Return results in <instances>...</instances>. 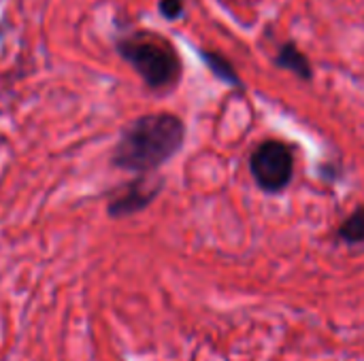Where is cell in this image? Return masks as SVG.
Listing matches in <instances>:
<instances>
[{
    "label": "cell",
    "mask_w": 364,
    "mask_h": 361,
    "mask_svg": "<svg viewBox=\"0 0 364 361\" xmlns=\"http://www.w3.org/2000/svg\"><path fill=\"white\" fill-rule=\"evenodd\" d=\"M186 143V123L179 115L160 111L132 119L111 151V166L130 174H156Z\"/></svg>",
    "instance_id": "1"
},
{
    "label": "cell",
    "mask_w": 364,
    "mask_h": 361,
    "mask_svg": "<svg viewBox=\"0 0 364 361\" xmlns=\"http://www.w3.org/2000/svg\"><path fill=\"white\" fill-rule=\"evenodd\" d=\"M115 51L151 91H171L181 81V55L177 53L171 40L158 34L134 32L130 36H122L115 40Z\"/></svg>",
    "instance_id": "2"
},
{
    "label": "cell",
    "mask_w": 364,
    "mask_h": 361,
    "mask_svg": "<svg viewBox=\"0 0 364 361\" xmlns=\"http://www.w3.org/2000/svg\"><path fill=\"white\" fill-rule=\"evenodd\" d=\"M250 174L262 194L286 191L294 181V149L279 138L262 140L250 155Z\"/></svg>",
    "instance_id": "3"
},
{
    "label": "cell",
    "mask_w": 364,
    "mask_h": 361,
    "mask_svg": "<svg viewBox=\"0 0 364 361\" xmlns=\"http://www.w3.org/2000/svg\"><path fill=\"white\" fill-rule=\"evenodd\" d=\"M164 177L156 174H136L130 181L115 187L107 200V217L122 221L147 211L164 191Z\"/></svg>",
    "instance_id": "4"
},
{
    "label": "cell",
    "mask_w": 364,
    "mask_h": 361,
    "mask_svg": "<svg viewBox=\"0 0 364 361\" xmlns=\"http://www.w3.org/2000/svg\"><path fill=\"white\" fill-rule=\"evenodd\" d=\"M275 66L282 68V70H288V72L296 74L303 81H311L314 79V66H311L309 57L292 40H286L277 49V53H275Z\"/></svg>",
    "instance_id": "5"
},
{
    "label": "cell",
    "mask_w": 364,
    "mask_h": 361,
    "mask_svg": "<svg viewBox=\"0 0 364 361\" xmlns=\"http://www.w3.org/2000/svg\"><path fill=\"white\" fill-rule=\"evenodd\" d=\"M198 55L205 62V66L213 72V77H218L222 83H226L230 87H239V89L243 87V81H241L237 68L232 66V62L226 55H222L213 49H198Z\"/></svg>",
    "instance_id": "6"
},
{
    "label": "cell",
    "mask_w": 364,
    "mask_h": 361,
    "mask_svg": "<svg viewBox=\"0 0 364 361\" xmlns=\"http://www.w3.org/2000/svg\"><path fill=\"white\" fill-rule=\"evenodd\" d=\"M335 238L348 247L364 245V204H360L354 213H350L337 228Z\"/></svg>",
    "instance_id": "7"
},
{
    "label": "cell",
    "mask_w": 364,
    "mask_h": 361,
    "mask_svg": "<svg viewBox=\"0 0 364 361\" xmlns=\"http://www.w3.org/2000/svg\"><path fill=\"white\" fill-rule=\"evenodd\" d=\"M158 11L164 19L177 21L183 17L186 4H183V0H158Z\"/></svg>",
    "instance_id": "8"
},
{
    "label": "cell",
    "mask_w": 364,
    "mask_h": 361,
    "mask_svg": "<svg viewBox=\"0 0 364 361\" xmlns=\"http://www.w3.org/2000/svg\"><path fill=\"white\" fill-rule=\"evenodd\" d=\"M0 38H2V26H0Z\"/></svg>",
    "instance_id": "9"
}]
</instances>
